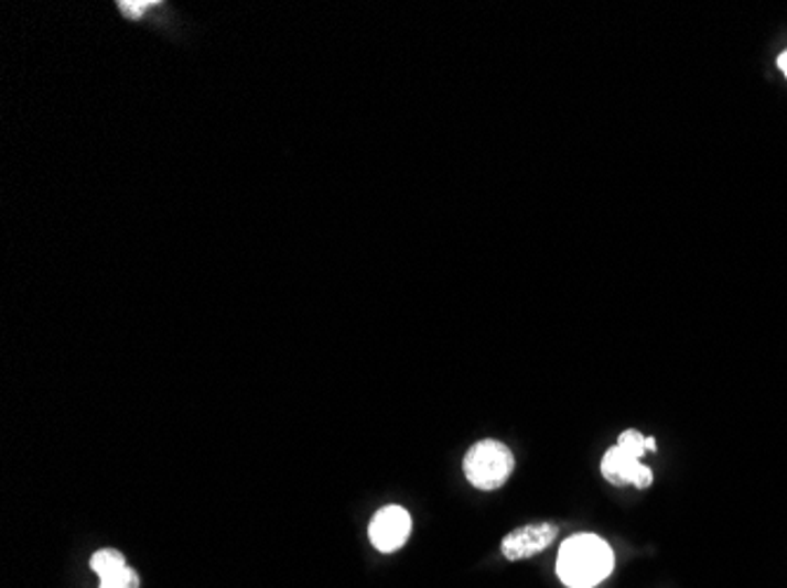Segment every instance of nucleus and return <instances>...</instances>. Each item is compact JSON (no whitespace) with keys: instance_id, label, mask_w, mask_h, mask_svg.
Wrapping results in <instances>:
<instances>
[{"instance_id":"1","label":"nucleus","mask_w":787,"mask_h":588,"mask_svg":"<svg viewBox=\"0 0 787 588\" xmlns=\"http://www.w3.org/2000/svg\"><path fill=\"white\" fill-rule=\"evenodd\" d=\"M613 569V551L596 534H575L559 548L557 573L569 588H592Z\"/></svg>"},{"instance_id":"2","label":"nucleus","mask_w":787,"mask_h":588,"mask_svg":"<svg viewBox=\"0 0 787 588\" xmlns=\"http://www.w3.org/2000/svg\"><path fill=\"white\" fill-rule=\"evenodd\" d=\"M462 471L476 490H498L515 471V455L500 440H478L462 461Z\"/></svg>"},{"instance_id":"3","label":"nucleus","mask_w":787,"mask_h":588,"mask_svg":"<svg viewBox=\"0 0 787 588\" xmlns=\"http://www.w3.org/2000/svg\"><path fill=\"white\" fill-rule=\"evenodd\" d=\"M410 530H413V521L403 507H385L373 515L368 537L378 551L394 553L408 542Z\"/></svg>"},{"instance_id":"4","label":"nucleus","mask_w":787,"mask_h":588,"mask_svg":"<svg viewBox=\"0 0 787 588\" xmlns=\"http://www.w3.org/2000/svg\"><path fill=\"white\" fill-rule=\"evenodd\" d=\"M602 473L611 482V486H635L639 490L648 488L654 482V473L648 466L642 464V459L632 457L621 445H613L606 449V455L602 459Z\"/></svg>"},{"instance_id":"5","label":"nucleus","mask_w":787,"mask_h":588,"mask_svg":"<svg viewBox=\"0 0 787 588\" xmlns=\"http://www.w3.org/2000/svg\"><path fill=\"white\" fill-rule=\"evenodd\" d=\"M557 534L559 527L554 523H533L511 530L503 540V556L507 560L533 558L557 540Z\"/></svg>"},{"instance_id":"6","label":"nucleus","mask_w":787,"mask_h":588,"mask_svg":"<svg viewBox=\"0 0 787 588\" xmlns=\"http://www.w3.org/2000/svg\"><path fill=\"white\" fill-rule=\"evenodd\" d=\"M123 565H128V560L123 558V553L116 551V548H99L95 556L90 558V569L97 577L114 573V569L123 567Z\"/></svg>"},{"instance_id":"7","label":"nucleus","mask_w":787,"mask_h":588,"mask_svg":"<svg viewBox=\"0 0 787 588\" xmlns=\"http://www.w3.org/2000/svg\"><path fill=\"white\" fill-rule=\"evenodd\" d=\"M99 588H140V577H137L130 565H123L99 577Z\"/></svg>"},{"instance_id":"8","label":"nucleus","mask_w":787,"mask_h":588,"mask_svg":"<svg viewBox=\"0 0 787 588\" xmlns=\"http://www.w3.org/2000/svg\"><path fill=\"white\" fill-rule=\"evenodd\" d=\"M615 445H621L625 453H629L632 457H637V459H642L648 453V449H646V436H642L637 428H627Z\"/></svg>"},{"instance_id":"9","label":"nucleus","mask_w":787,"mask_h":588,"mask_svg":"<svg viewBox=\"0 0 787 588\" xmlns=\"http://www.w3.org/2000/svg\"><path fill=\"white\" fill-rule=\"evenodd\" d=\"M153 6H159V0H121V3H118V8H121V12L130 17V20H140Z\"/></svg>"},{"instance_id":"10","label":"nucleus","mask_w":787,"mask_h":588,"mask_svg":"<svg viewBox=\"0 0 787 588\" xmlns=\"http://www.w3.org/2000/svg\"><path fill=\"white\" fill-rule=\"evenodd\" d=\"M778 68H780V72H783L785 78H787V50L778 57Z\"/></svg>"},{"instance_id":"11","label":"nucleus","mask_w":787,"mask_h":588,"mask_svg":"<svg viewBox=\"0 0 787 588\" xmlns=\"http://www.w3.org/2000/svg\"><path fill=\"white\" fill-rule=\"evenodd\" d=\"M646 449H658L656 438H646Z\"/></svg>"}]
</instances>
